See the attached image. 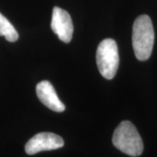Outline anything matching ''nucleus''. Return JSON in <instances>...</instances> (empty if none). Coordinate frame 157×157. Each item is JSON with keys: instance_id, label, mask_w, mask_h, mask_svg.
Segmentation results:
<instances>
[{"instance_id": "obj_2", "label": "nucleus", "mask_w": 157, "mask_h": 157, "mask_svg": "<svg viewBox=\"0 0 157 157\" xmlns=\"http://www.w3.org/2000/svg\"><path fill=\"white\" fill-rule=\"evenodd\" d=\"M113 146L129 156H140L144 149L143 141L135 125L123 121L118 125L113 135Z\"/></svg>"}, {"instance_id": "obj_7", "label": "nucleus", "mask_w": 157, "mask_h": 157, "mask_svg": "<svg viewBox=\"0 0 157 157\" xmlns=\"http://www.w3.org/2000/svg\"><path fill=\"white\" fill-rule=\"evenodd\" d=\"M0 36L5 37L9 42H16L18 33L11 23L2 13H0Z\"/></svg>"}, {"instance_id": "obj_6", "label": "nucleus", "mask_w": 157, "mask_h": 157, "mask_svg": "<svg viewBox=\"0 0 157 157\" xmlns=\"http://www.w3.org/2000/svg\"><path fill=\"white\" fill-rule=\"evenodd\" d=\"M36 94L39 101L51 110L58 113L66 110V106L59 100L53 86L48 80H43L36 86Z\"/></svg>"}, {"instance_id": "obj_3", "label": "nucleus", "mask_w": 157, "mask_h": 157, "mask_svg": "<svg viewBox=\"0 0 157 157\" xmlns=\"http://www.w3.org/2000/svg\"><path fill=\"white\" fill-rule=\"evenodd\" d=\"M96 62L99 72L107 79H112L117 73L120 57L115 40L106 39L98 45Z\"/></svg>"}, {"instance_id": "obj_4", "label": "nucleus", "mask_w": 157, "mask_h": 157, "mask_svg": "<svg viewBox=\"0 0 157 157\" xmlns=\"http://www.w3.org/2000/svg\"><path fill=\"white\" fill-rule=\"evenodd\" d=\"M64 146V140L59 135L43 132L35 135L27 141L25 149L27 155H33L41 151H49L60 148Z\"/></svg>"}, {"instance_id": "obj_1", "label": "nucleus", "mask_w": 157, "mask_h": 157, "mask_svg": "<svg viewBox=\"0 0 157 157\" xmlns=\"http://www.w3.org/2000/svg\"><path fill=\"white\" fill-rule=\"evenodd\" d=\"M132 42L135 57L139 60L144 61L150 58L155 43V31L151 18L147 15H140L135 20Z\"/></svg>"}, {"instance_id": "obj_5", "label": "nucleus", "mask_w": 157, "mask_h": 157, "mask_svg": "<svg viewBox=\"0 0 157 157\" xmlns=\"http://www.w3.org/2000/svg\"><path fill=\"white\" fill-rule=\"evenodd\" d=\"M51 28L58 38L65 43H69L73 39V25L71 16L67 11L59 7L52 10Z\"/></svg>"}]
</instances>
